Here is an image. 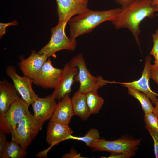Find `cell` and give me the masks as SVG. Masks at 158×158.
I'll use <instances>...</instances> for the list:
<instances>
[{
    "mask_svg": "<svg viewBox=\"0 0 158 158\" xmlns=\"http://www.w3.org/2000/svg\"><path fill=\"white\" fill-rule=\"evenodd\" d=\"M121 8L119 13L110 22L116 29L126 28L129 30L140 47V25L145 18L154 16V12L158 11V5H152L149 0H135Z\"/></svg>",
    "mask_w": 158,
    "mask_h": 158,
    "instance_id": "obj_1",
    "label": "cell"
},
{
    "mask_svg": "<svg viewBox=\"0 0 158 158\" xmlns=\"http://www.w3.org/2000/svg\"><path fill=\"white\" fill-rule=\"evenodd\" d=\"M121 8L107 10L94 11L88 9L84 12L72 18L68 21L70 38L77 37L91 32L101 23L110 21L121 12Z\"/></svg>",
    "mask_w": 158,
    "mask_h": 158,
    "instance_id": "obj_2",
    "label": "cell"
},
{
    "mask_svg": "<svg viewBox=\"0 0 158 158\" xmlns=\"http://www.w3.org/2000/svg\"><path fill=\"white\" fill-rule=\"evenodd\" d=\"M44 122L37 119L29 111L11 132V141L26 150L41 130Z\"/></svg>",
    "mask_w": 158,
    "mask_h": 158,
    "instance_id": "obj_3",
    "label": "cell"
},
{
    "mask_svg": "<svg viewBox=\"0 0 158 158\" xmlns=\"http://www.w3.org/2000/svg\"><path fill=\"white\" fill-rule=\"evenodd\" d=\"M69 63L78 69V73L75 77V79L80 83L78 91L80 92L86 94L91 91H97L107 84L114 83V81L106 80L102 77L93 76L87 68L85 60L81 54L74 57Z\"/></svg>",
    "mask_w": 158,
    "mask_h": 158,
    "instance_id": "obj_4",
    "label": "cell"
},
{
    "mask_svg": "<svg viewBox=\"0 0 158 158\" xmlns=\"http://www.w3.org/2000/svg\"><path fill=\"white\" fill-rule=\"evenodd\" d=\"M67 22H58L56 26L51 28V35L49 42L38 52L48 58L59 51H74L77 46L75 39L68 38L65 30Z\"/></svg>",
    "mask_w": 158,
    "mask_h": 158,
    "instance_id": "obj_5",
    "label": "cell"
},
{
    "mask_svg": "<svg viewBox=\"0 0 158 158\" xmlns=\"http://www.w3.org/2000/svg\"><path fill=\"white\" fill-rule=\"evenodd\" d=\"M140 142V139H134L127 137H123L112 141L100 138L94 140L89 147L94 151L126 154L133 157L135 154V152Z\"/></svg>",
    "mask_w": 158,
    "mask_h": 158,
    "instance_id": "obj_6",
    "label": "cell"
},
{
    "mask_svg": "<svg viewBox=\"0 0 158 158\" xmlns=\"http://www.w3.org/2000/svg\"><path fill=\"white\" fill-rule=\"evenodd\" d=\"M29 105L19 97L10 106L7 111L0 115V130L11 134L24 116L29 112Z\"/></svg>",
    "mask_w": 158,
    "mask_h": 158,
    "instance_id": "obj_7",
    "label": "cell"
},
{
    "mask_svg": "<svg viewBox=\"0 0 158 158\" xmlns=\"http://www.w3.org/2000/svg\"><path fill=\"white\" fill-rule=\"evenodd\" d=\"M7 75L12 80L16 89L22 99L29 105L38 97L32 89L34 80L25 75L21 76L17 73L15 67L9 66L6 68Z\"/></svg>",
    "mask_w": 158,
    "mask_h": 158,
    "instance_id": "obj_8",
    "label": "cell"
},
{
    "mask_svg": "<svg viewBox=\"0 0 158 158\" xmlns=\"http://www.w3.org/2000/svg\"><path fill=\"white\" fill-rule=\"evenodd\" d=\"M58 22H68L75 15L81 14L89 9V0H56Z\"/></svg>",
    "mask_w": 158,
    "mask_h": 158,
    "instance_id": "obj_9",
    "label": "cell"
},
{
    "mask_svg": "<svg viewBox=\"0 0 158 158\" xmlns=\"http://www.w3.org/2000/svg\"><path fill=\"white\" fill-rule=\"evenodd\" d=\"M62 71V69L54 67L49 58L43 65L33 84L45 89H54L59 82Z\"/></svg>",
    "mask_w": 158,
    "mask_h": 158,
    "instance_id": "obj_10",
    "label": "cell"
},
{
    "mask_svg": "<svg viewBox=\"0 0 158 158\" xmlns=\"http://www.w3.org/2000/svg\"><path fill=\"white\" fill-rule=\"evenodd\" d=\"M151 60V58L149 55L146 57L142 76L138 80L129 82L115 81L114 83L121 84L126 87H130L144 93L149 97L152 104L155 105L158 100L157 97H158V94L152 90L149 85V80L150 78L149 67Z\"/></svg>",
    "mask_w": 158,
    "mask_h": 158,
    "instance_id": "obj_11",
    "label": "cell"
},
{
    "mask_svg": "<svg viewBox=\"0 0 158 158\" xmlns=\"http://www.w3.org/2000/svg\"><path fill=\"white\" fill-rule=\"evenodd\" d=\"M78 72V68L69 62L64 66L59 82L51 95L55 99L59 101L66 95L70 94L75 77Z\"/></svg>",
    "mask_w": 158,
    "mask_h": 158,
    "instance_id": "obj_12",
    "label": "cell"
},
{
    "mask_svg": "<svg viewBox=\"0 0 158 158\" xmlns=\"http://www.w3.org/2000/svg\"><path fill=\"white\" fill-rule=\"evenodd\" d=\"M48 58L44 55L32 50L29 57L19 63V67L24 75L34 80L37 78L41 68Z\"/></svg>",
    "mask_w": 158,
    "mask_h": 158,
    "instance_id": "obj_13",
    "label": "cell"
},
{
    "mask_svg": "<svg viewBox=\"0 0 158 158\" xmlns=\"http://www.w3.org/2000/svg\"><path fill=\"white\" fill-rule=\"evenodd\" d=\"M55 99L51 95L45 98L38 97L31 104L34 116L44 122L50 119L56 106Z\"/></svg>",
    "mask_w": 158,
    "mask_h": 158,
    "instance_id": "obj_14",
    "label": "cell"
},
{
    "mask_svg": "<svg viewBox=\"0 0 158 158\" xmlns=\"http://www.w3.org/2000/svg\"><path fill=\"white\" fill-rule=\"evenodd\" d=\"M74 115L69 94L59 100L50 121L68 125Z\"/></svg>",
    "mask_w": 158,
    "mask_h": 158,
    "instance_id": "obj_15",
    "label": "cell"
},
{
    "mask_svg": "<svg viewBox=\"0 0 158 158\" xmlns=\"http://www.w3.org/2000/svg\"><path fill=\"white\" fill-rule=\"evenodd\" d=\"M73 133L68 125L50 121L48 124L46 141L48 144H57L60 142L68 139Z\"/></svg>",
    "mask_w": 158,
    "mask_h": 158,
    "instance_id": "obj_16",
    "label": "cell"
},
{
    "mask_svg": "<svg viewBox=\"0 0 158 158\" xmlns=\"http://www.w3.org/2000/svg\"><path fill=\"white\" fill-rule=\"evenodd\" d=\"M19 95L13 84L5 79L0 81V115L7 111Z\"/></svg>",
    "mask_w": 158,
    "mask_h": 158,
    "instance_id": "obj_17",
    "label": "cell"
},
{
    "mask_svg": "<svg viewBox=\"0 0 158 158\" xmlns=\"http://www.w3.org/2000/svg\"><path fill=\"white\" fill-rule=\"evenodd\" d=\"M71 99L74 115L86 120L91 114L87 104L86 94L78 91Z\"/></svg>",
    "mask_w": 158,
    "mask_h": 158,
    "instance_id": "obj_18",
    "label": "cell"
},
{
    "mask_svg": "<svg viewBox=\"0 0 158 158\" xmlns=\"http://www.w3.org/2000/svg\"><path fill=\"white\" fill-rule=\"evenodd\" d=\"M27 155L25 150L21 147L16 142L11 141L6 145L1 158H23Z\"/></svg>",
    "mask_w": 158,
    "mask_h": 158,
    "instance_id": "obj_19",
    "label": "cell"
},
{
    "mask_svg": "<svg viewBox=\"0 0 158 158\" xmlns=\"http://www.w3.org/2000/svg\"><path fill=\"white\" fill-rule=\"evenodd\" d=\"M128 93L140 102L145 113L153 112L154 107L149 97L142 92L130 87H126Z\"/></svg>",
    "mask_w": 158,
    "mask_h": 158,
    "instance_id": "obj_20",
    "label": "cell"
},
{
    "mask_svg": "<svg viewBox=\"0 0 158 158\" xmlns=\"http://www.w3.org/2000/svg\"><path fill=\"white\" fill-rule=\"evenodd\" d=\"M87 104L90 113H98L104 102V99L98 94L97 91H91L86 94Z\"/></svg>",
    "mask_w": 158,
    "mask_h": 158,
    "instance_id": "obj_21",
    "label": "cell"
},
{
    "mask_svg": "<svg viewBox=\"0 0 158 158\" xmlns=\"http://www.w3.org/2000/svg\"><path fill=\"white\" fill-rule=\"evenodd\" d=\"M100 138L99 133L95 128H92L83 137L74 136L71 135L68 139H72L82 141L89 147L95 140Z\"/></svg>",
    "mask_w": 158,
    "mask_h": 158,
    "instance_id": "obj_22",
    "label": "cell"
},
{
    "mask_svg": "<svg viewBox=\"0 0 158 158\" xmlns=\"http://www.w3.org/2000/svg\"><path fill=\"white\" fill-rule=\"evenodd\" d=\"M144 120L146 126L154 132H158V118L153 112L145 113Z\"/></svg>",
    "mask_w": 158,
    "mask_h": 158,
    "instance_id": "obj_23",
    "label": "cell"
},
{
    "mask_svg": "<svg viewBox=\"0 0 158 158\" xmlns=\"http://www.w3.org/2000/svg\"><path fill=\"white\" fill-rule=\"evenodd\" d=\"M145 127L153 141L155 157L158 158V132H154L147 127L145 126Z\"/></svg>",
    "mask_w": 158,
    "mask_h": 158,
    "instance_id": "obj_24",
    "label": "cell"
},
{
    "mask_svg": "<svg viewBox=\"0 0 158 158\" xmlns=\"http://www.w3.org/2000/svg\"><path fill=\"white\" fill-rule=\"evenodd\" d=\"M149 72L150 78L153 80L158 85V66L150 64Z\"/></svg>",
    "mask_w": 158,
    "mask_h": 158,
    "instance_id": "obj_25",
    "label": "cell"
},
{
    "mask_svg": "<svg viewBox=\"0 0 158 158\" xmlns=\"http://www.w3.org/2000/svg\"><path fill=\"white\" fill-rule=\"evenodd\" d=\"M152 37L153 45L150 54L153 56L158 52V29L152 35Z\"/></svg>",
    "mask_w": 158,
    "mask_h": 158,
    "instance_id": "obj_26",
    "label": "cell"
},
{
    "mask_svg": "<svg viewBox=\"0 0 158 158\" xmlns=\"http://www.w3.org/2000/svg\"><path fill=\"white\" fill-rule=\"evenodd\" d=\"M6 133L0 130V158H1L4 147L7 143Z\"/></svg>",
    "mask_w": 158,
    "mask_h": 158,
    "instance_id": "obj_27",
    "label": "cell"
},
{
    "mask_svg": "<svg viewBox=\"0 0 158 158\" xmlns=\"http://www.w3.org/2000/svg\"><path fill=\"white\" fill-rule=\"evenodd\" d=\"M18 24L17 21L15 20L8 23H0V37L1 38L4 35L6 34L5 30L7 27L16 25Z\"/></svg>",
    "mask_w": 158,
    "mask_h": 158,
    "instance_id": "obj_28",
    "label": "cell"
},
{
    "mask_svg": "<svg viewBox=\"0 0 158 158\" xmlns=\"http://www.w3.org/2000/svg\"><path fill=\"white\" fill-rule=\"evenodd\" d=\"M62 157L64 158H83L81 156L80 154H78L76 151L73 149H71L69 153L64 154Z\"/></svg>",
    "mask_w": 158,
    "mask_h": 158,
    "instance_id": "obj_29",
    "label": "cell"
},
{
    "mask_svg": "<svg viewBox=\"0 0 158 158\" xmlns=\"http://www.w3.org/2000/svg\"><path fill=\"white\" fill-rule=\"evenodd\" d=\"M132 157L130 154L124 153H113L110 156L107 157L108 158H128Z\"/></svg>",
    "mask_w": 158,
    "mask_h": 158,
    "instance_id": "obj_30",
    "label": "cell"
},
{
    "mask_svg": "<svg viewBox=\"0 0 158 158\" xmlns=\"http://www.w3.org/2000/svg\"><path fill=\"white\" fill-rule=\"evenodd\" d=\"M117 4L123 7L128 5L135 0H114Z\"/></svg>",
    "mask_w": 158,
    "mask_h": 158,
    "instance_id": "obj_31",
    "label": "cell"
},
{
    "mask_svg": "<svg viewBox=\"0 0 158 158\" xmlns=\"http://www.w3.org/2000/svg\"><path fill=\"white\" fill-rule=\"evenodd\" d=\"M155 106V107H154L153 112L158 118V99Z\"/></svg>",
    "mask_w": 158,
    "mask_h": 158,
    "instance_id": "obj_32",
    "label": "cell"
},
{
    "mask_svg": "<svg viewBox=\"0 0 158 158\" xmlns=\"http://www.w3.org/2000/svg\"><path fill=\"white\" fill-rule=\"evenodd\" d=\"M154 58V65L158 66V52L153 55Z\"/></svg>",
    "mask_w": 158,
    "mask_h": 158,
    "instance_id": "obj_33",
    "label": "cell"
},
{
    "mask_svg": "<svg viewBox=\"0 0 158 158\" xmlns=\"http://www.w3.org/2000/svg\"><path fill=\"white\" fill-rule=\"evenodd\" d=\"M150 0L151 4L152 5H158V0Z\"/></svg>",
    "mask_w": 158,
    "mask_h": 158,
    "instance_id": "obj_34",
    "label": "cell"
},
{
    "mask_svg": "<svg viewBox=\"0 0 158 158\" xmlns=\"http://www.w3.org/2000/svg\"></svg>",
    "mask_w": 158,
    "mask_h": 158,
    "instance_id": "obj_35",
    "label": "cell"
}]
</instances>
